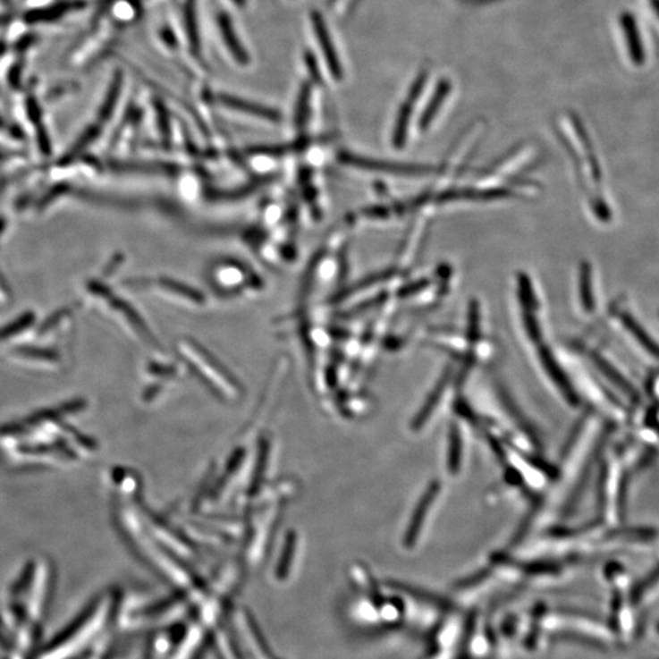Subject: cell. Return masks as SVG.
Instances as JSON below:
<instances>
[{"mask_svg":"<svg viewBox=\"0 0 659 659\" xmlns=\"http://www.w3.org/2000/svg\"><path fill=\"white\" fill-rule=\"evenodd\" d=\"M621 33H623L628 55L635 66H642L646 63V53L642 45L640 29L637 18L630 12L621 13L619 18Z\"/></svg>","mask_w":659,"mask_h":659,"instance_id":"cell-3","label":"cell"},{"mask_svg":"<svg viewBox=\"0 0 659 659\" xmlns=\"http://www.w3.org/2000/svg\"><path fill=\"white\" fill-rule=\"evenodd\" d=\"M304 62H306L308 72H309L310 77H312L313 81L316 83H321V73L319 70V66H317V63L316 58H314V55L312 53L309 52V50H307L306 53H304Z\"/></svg>","mask_w":659,"mask_h":659,"instance_id":"cell-17","label":"cell"},{"mask_svg":"<svg viewBox=\"0 0 659 659\" xmlns=\"http://www.w3.org/2000/svg\"><path fill=\"white\" fill-rule=\"evenodd\" d=\"M520 300L528 310H533L535 308V296L533 287H531L530 280L524 274L520 275Z\"/></svg>","mask_w":659,"mask_h":659,"instance_id":"cell-16","label":"cell"},{"mask_svg":"<svg viewBox=\"0 0 659 659\" xmlns=\"http://www.w3.org/2000/svg\"><path fill=\"white\" fill-rule=\"evenodd\" d=\"M452 89L451 82L447 80L438 82L436 89H435L433 97H431L430 102L427 103V108H425L423 115H421L419 122V130L425 131L429 127L430 123L434 122L435 116L441 106H444V100H446L448 95H450Z\"/></svg>","mask_w":659,"mask_h":659,"instance_id":"cell-9","label":"cell"},{"mask_svg":"<svg viewBox=\"0 0 659 659\" xmlns=\"http://www.w3.org/2000/svg\"><path fill=\"white\" fill-rule=\"evenodd\" d=\"M160 36H162L163 42L165 43L169 48H176L177 46V41L176 37L173 35L172 30L170 29H163L162 33H160Z\"/></svg>","mask_w":659,"mask_h":659,"instance_id":"cell-20","label":"cell"},{"mask_svg":"<svg viewBox=\"0 0 659 659\" xmlns=\"http://www.w3.org/2000/svg\"><path fill=\"white\" fill-rule=\"evenodd\" d=\"M511 192L508 190H448L443 195L438 197L440 202H450V200L469 199V200H491L510 197Z\"/></svg>","mask_w":659,"mask_h":659,"instance_id":"cell-7","label":"cell"},{"mask_svg":"<svg viewBox=\"0 0 659 659\" xmlns=\"http://www.w3.org/2000/svg\"><path fill=\"white\" fill-rule=\"evenodd\" d=\"M183 22L190 52L200 59V37L199 29V19H197V0H185L183 2Z\"/></svg>","mask_w":659,"mask_h":659,"instance_id":"cell-8","label":"cell"},{"mask_svg":"<svg viewBox=\"0 0 659 659\" xmlns=\"http://www.w3.org/2000/svg\"><path fill=\"white\" fill-rule=\"evenodd\" d=\"M411 106L413 105L407 100V103H404L402 108L398 112L393 131V146L397 149L403 148L404 143H406L408 125H410L411 115Z\"/></svg>","mask_w":659,"mask_h":659,"instance_id":"cell-11","label":"cell"},{"mask_svg":"<svg viewBox=\"0 0 659 659\" xmlns=\"http://www.w3.org/2000/svg\"><path fill=\"white\" fill-rule=\"evenodd\" d=\"M650 2L652 12H654V14H655L659 20V0H650Z\"/></svg>","mask_w":659,"mask_h":659,"instance_id":"cell-22","label":"cell"},{"mask_svg":"<svg viewBox=\"0 0 659 659\" xmlns=\"http://www.w3.org/2000/svg\"><path fill=\"white\" fill-rule=\"evenodd\" d=\"M367 215L368 216H373V217H384L389 215V210L386 208H383V207H377V208H370L367 209Z\"/></svg>","mask_w":659,"mask_h":659,"instance_id":"cell-21","label":"cell"},{"mask_svg":"<svg viewBox=\"0 0 659 659\" xmlns=\"http://www.w3.org/2000/svg\"><path fill=\"white\" fill-rule=\"evenodd\" d=\"M217 26H219L220 35L224 43H225L227 50L230 55H232L233 60H236L240 65L247 66L249 65L250 56L249 52L241 43L239 36L233 29L232 21H231L230 16L226 13H220L217 15Z\"/></svg>","mask_w":659,"mask_h":659,"instance_id":"cell-6","label":"cell"},{"mask_svg":"<svg viewBox=\"0 0 659 659\" xmlns=\"http://www.w3.org/2000/svg\"><path fill=\"white\" fill-rule=\"evenodd\" d=\"M217 103L226 106L237 113L247 114V115L254 116V118L264 120V122L277 123H280L281 114L275 109L267 108V106L257 105V103L249 102L230 95H217Z\"/></svg>","mask_w":659,"mask_h":659,"instance_id":"cell-4","label":"cell"},{"mask_svg":"<svg viewBox=\"0 0 659 659\" xmlns=\"http://www.w3.org/2000/svg\"><path fill=\"white\" fill-rule=\"evenodd\" d=\"M310 97H312V86L309 82H304L300 87L299 99H297L296 108V126L303 129L310 113Z\"/></svg>","mask_w":659,"mask_h":659,"instance_id":"cell-12","label":"cell"},{"mask_svg":"<svg viewBox=\"0 0 659 659\" xmlns=\"http://www.w3.org/2000/svg\"><path fill=\"white\" fill-rule=\"evenodd\" d=\"M621 321H623V325L627 327L629 333L632 334V337H634V339L637 340L638 342L651 354V356L659 359V346L655 343V341L651 339L650 334L646 333L644 327H642L640 324L634 319V317L629 316V314H623V316H621Z\"/></svg>","mask_w":659,"mask_h":659,"instance_id":"cell-10","label":"cell"},{"mask_svg":"<svg viewBox=\"0 0 659 659\" xmlns=\"http://www.w3.org/2000/svg\"><path fill=\"white\" fill-rule=\"evenodd\" d=\"M523 319L525 327H527L528 336L531 337V340L536 341L540 339V329H538L537 321L535 319L533 314H531V310H528V312L524 313Z\"/></svg>","mask_w":659,"mask_h":659,"instance_id":"cell-18","label":"cell"},{"mask_svg":"<svg viewBox=\"0 0 659 659\" xmlns=\"http://www.w3.org/2000/svg\"><path fill=\"white\" fill-rule=\"evenodd\" d=\"M310 22H312L317 45H319L321 53H323L324 58H325V63L331 75H333L336 81H342V65H341L339 55H337L336 48H334L333 39H331L326 23L324 21L323 16L317 10L310 13Z\"/></svg>","mask_w":659,"mask_h":659,"instance_id":"cell-2","label":"cell"},{"mask_svg":"<svg viewBox=\"0 0 659 659\" xmlns=\"http://www.w3.org/2000/svg\"><path fill=\"white\" fill-rule=\"evenodd\" d=\"M393 270H386L374 274V275L368 276L366 279L360 280L359 283H357L356 286L351 287V289H348L346 292L341 294L340 300L346 299V297H350L351 294L356 293L358 291L369 289V287L376 285V283H381V281L389 280L393 276Z\"/></svg>","mask_w":659,"mask_h":659,"instance_id":"cell-14","label":"cell"},{"mask_svg":"<svg viewBox=\"0 0 659 659\" xmlns=\"http://www.w3.org/2000/svg\"><path fill=\"white\" fill-rule=\"evenodd\" d=\"M591 283V267L588 263H583L580 267V300L587 312L594 309Z\"/></svg>","mask_w":659,"mask_h":659,"instance_id":"cell-13","label":"cell"},{"mask_svg":"<svg viewBox=\"0 0 659 659\" xmlns=\"http://www.w3.org/2000/svg\"><path fill=\"white\" fill-rule=\"evenodd\" d=\"M233 4H236L239 6V8H243V6H246L247 0H232Z\"/></svg>","mask_w":659,"mask_h":659,"instance_id":"cell-23","label":"cell"},{"mask_svg":"<svg viewBox=\"0 0 659 659\" xmlns=\"http://www.w3.org/2000/svg\"><path fill=\"white\" fill-rule=\"evenodd\" d=\"M340 160L343 164H346V165L358 167V169L394 173V175L421 176L427 175V173L433 172V167L427 165H413V164L368 159L363 158V156H353V154L350 153H341Z\"/></svg>","mask_w":659,"mask_h":659,"instance_id":"cell-1","label":"cell"},{"mask_svg":"<svg viewBox=\"0 0 659 659\" xmlns=\"http://www.w3.org/2000/svg\"><path fill=\"white\" fill-rule=\"evenodd\" d=\"M480 336V309L479 303L473 300L469 307V325H468V337L473 342Z\"/></svg>","mask_w":659,"mask_h":659,"instance_id":"cell-15","label":"cell"},{"mask_svg":"<svg viewBox=\"0 0 659 659\" xmlns=\"http://www.w3.org/2000/svg\"><path fill=\"white\" fill-rule=\"evenodd\" d=\"M429 285V281L427 280H419L417 281V283H410V285L404 286L402 290H400V297H408L411 296V294H416L419 292V291H423L425 287Z\"/></svg>","mask_w":659,"mask_h":659,"instance_id":"cell-19","label":"cell"},{"mask_svg":"<svg viewBox=\"0 0 659 659\" xmlns=\"http://www.w3.org/2000/svg\"><path fill=\"white\" fill-rule=\"evenodd\" d=\"M140 285L148 286L150 289L156 290L163 296L169 297V299L190 302L193 306H199V304H203L204 302L202 294L197 292L192 287L182 285V283H177L175 280L166 279V277L146 280V283H140Z\"/></svg>","mask_w":659,"mask_h":659,"instance_id":"cell-5","label":"cell"}]
</instances>
